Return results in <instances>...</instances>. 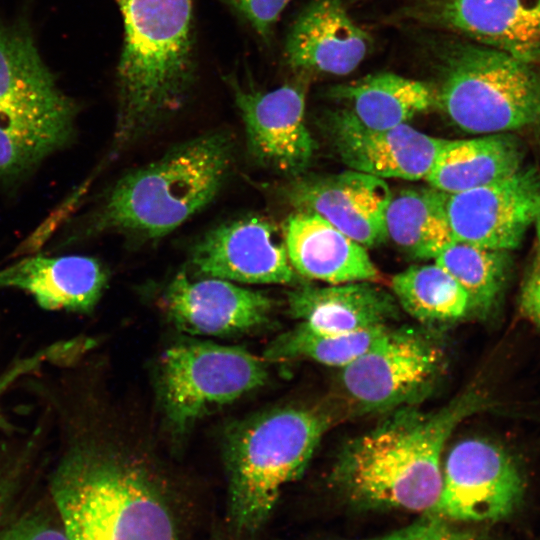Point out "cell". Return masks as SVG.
Returning a JSON list of instances; mask_svg holds the SVG:
<instances>
[{
    "label": "cell",
    "instance_id": "1",
    "mask_svg": "<svg viewBox=\"0 0 540 540\" xmlns=\"http://www.w3.org/2000/svg\"><path fill=\"white\" fill-rule=\"evenodd\" d=\"M482 402L471 390L437 409L414 405L392 411L345 445L332 470L333 482L359 505L429 512L441 491L445 445Z\"/></svg>",
    "mask_w": 540,
    "mask_h": 540
},
{
    "label": "cell",
    "instance_id": "2",
    "mask_svg": "<svg viewBox=\"0 0 540 540\" xmlns=\"http://www.w3.org/2000/svg\"><path fill=\"white\" fill-rule=\"evenodd\" d=\"M124 40L117 70V154L183 107L195 81L193 0H116Z\"/></svg>",
    "mask_w": 540,
    "mask_h": 540
},
{
    "label": "cell",
    "instance_id": "3",
    "mask_svg": "<svg viewBox=\"0 0 540 540\" xmlns=\"http://www.w3.org/2000/svg\"><path fill=\"white\" fill-rule=\"evenodd\" d=\"M50 490L69 540H180L176 508L162 483L121 452L72 451Z\"/></svg>",
    "mask_w": 540,
    "mask_h": 540
},
{
    "label": "cell",
    "instance_id": "4",
    "mask_svg": "<svg viewBox=\"0 0 540 540\" xmlns=\"http://www.w3.org/2000/svg\"><path fill=\"white\" fill-rule=\"evenodd\" d=\"M234 155L233 137L225 130L172 147L117 180L90 214L84 234L117 233L147 241L171 233L215 199Z\"/></svg>",
    "mask_w": 540,
    "mask_h": 540
},
{
    "label": "cell",
    "instance_id": "5",
    "mask_svg": "<svg viewBox=\"0 0 540 540\" xmlns=\"http://www.w3.org/2000/svg\"><path fill=\"white\" fill-rule=\"evenodd\" d=\"M332 423L318 408L285 406L238 424L225 463L228 515L234 528L254 533L267 521L283 488L305 470Z\"/></svg>",
    "mask_w": 540,
    "mask_h": 540
},
{
    "label": "cell",
    "instance_id": "6",
    "mask_svg": "<svg viewBox=\"0 0 540 540\" xmlns=\"http://www.w3.org/2000/svg\"><path fill=\"white\" fill-rule=\"evenodd\" d=\"M437 104L461 130L498 134L540 124V73L500 50L457 38L431 47Z\"/></svg>",
    "mask_w": 540,
    "mask_h": 540
},
{
    "label": "cell",
    "instance_id": "7",
    "mask_svg": "<svg viewBox=\"0 0 540 540\" xmlns=\"http://www.w3.org/2000/svg\"><path fill=\"white\" fill-rule=\"evenodd\" d=\"M446 353L424 329L389 328L367 351L340 368L342 396L357 414L417 405L440 381Z\"/></svg>",
    "mask_w": 540,
    "mask_h": 540
},
{
    "label": "cell",
    "instance_id": "8",
    "mask_svg": "<svg viewBox=\"0 0 540 540\" xmlns=\"http://www.w3.org/2000/svg\"><path fill=\"white\" fill-rule=\"evenodd\" d=\"M267 379L265 359L242 347L191 342L161 356L158 393L170 428L182 434L210 410L260 388Z\"/></svg>",
    "mask_w": 540,
    "mask_h": 540
},
{
    "label": "cell",
    "instance_id": "9",
    "mask_svg": "<svg viewBox=\"0 0 540 540\" xmlns=\"http://www.w3.org/2000/svg\"><path fill=\"white\" fill-rule=\"evenodd\" d=\"M524 488L522 472L505 449L482 438L463 439L445 458L440 495L427 513L457 521H498L517 509Z\"/></svg>",
    "mask_w": 540,
    "mask_h": 540
},
{
    "label": "cell",
    "instance_id": "10",
    "mask_svg": "<svg viewBox=\"0 0 540 540\" xmlns=\"http://www.w3.org/2000/svg\"><path fill=\"white\" fill-rule=\"evenodd\" d=\"M243 121L247 150L259 165L300 175L310 164L315 142L305 119V79L263 91L224 77Z\"/></svg>",
    "mask_w": 540,
    "mask_h": 540
},
{
    "label": "cell",
    "instance_id": "11",
    "mask_svg": "<svg viewBox=\"0 0 540 540\" xmlns=\"http://www.w3.org/2000/svg\"><path fill=\"white\" fill-rule=\"evenodd\" d=\"M539 206L540 172L535 167H521L489 184L446 196L455 241L507 251L520 245Z\"/></svg>",
    "mask_w": 540,
    "mask_h": 540
},
{
    "label": "cell",
    "instance_id": "12",
    "mask_svg": "<svg viewBox=\"0 0 540 540\" xmlns=\"http://www.w3.org/2000/svg\"><path fill=\"white\" fill-rule=\"evenodd\" d=\"M78 110L43 60L26 20L0 17V115L75 130Z\"/></svg>",
    "mask_w": 540,
    "mask_h": 540
},
{
    "label": "cell",
    "instance_id": "13",
    "mask_svg": "<svg viewBox=\"0 0 540 540\" xmlns=\"http://www.w3.org/2000/svg\"><path fill=\"white\" fill-rule=\"evenodd\" d=\"M402 17L540 63V0H416Z\"/></svg>",
    "mask_w": 540,
    "mask_h": 540
},
{
    "label": "cell",
    "instance_id": "14",
    "mask_svg": "<svg viewBox=\"0 0 540 540\" xmlns=\"http://www.w3.org/2000/svg\"><path fill=\"white\" fill-rule=\"evenodd\" d=\"M190 265L197 277L246 284L291 285L298 279L276 228L259 216L239 218L208 231L191 249Z\"/></svg>",
    "mask_w": 540,
    "mask_h": 540
},
{
    "label": "cell",
    "instance_id": "15",
    "mask_svg": "<svg viewBox=\"0 0 540 540\" xmlns=\"http://www.w3.org/2000/svg\"><path fill=\"white\" fill-rule=\"evenodd\" d=\"M297 176L284 189L295 211L324 218L364 247L388 239L385 211L392 192L384 179L351 169Z\"/></svg>",
    "mask_w": 540,
    "mask_h": 540
},
{
    "label": "cell",
    "instance_id": "16",
    "mask_svg": "<svg viewBox=\"0 0 540 540\" xmlns=\"http://www.w3.org/2000/svg\"><path fill=\"white\" fill-rule=\"evenodd\" d=\"M326 126L335 152L348 168L382 179L425 180L448 140L407 123L369 128L346 108L330 111Z\"/></svg>",
    "mask_w": 540,
    "mask_h": 540
},
{
    "label": "cell",
    "instance_id": "17",
    "mask_svg": "<svg viewBox=\"0 0 540 540\" xmlns=\"http://www.w3.org/2000/svg\"><path fill=\"white\" fill-rule=\"evenodd\" d=\"M162 304L174 325L193 335L226 336L266 325L273 300L263 292L218 278L192 279L180 271L166 286Z\"/></svg>",
    "mask_w": 540,
    "mask_h": 540
},
{
    "label": "cell",
    "instance_id": "18",
    "mask_svg": "<svg viewBox=\"0 0 540 540\" xmlns=\"http://www.w3.org/2000/svg\"><path fill=\"white\" fill-rule=\"evenodd\" d=\"M371 44L370 35L352 20L342 0H312L289 30L285 58L297 72L347 75Z\"/></svg>",
    "mask_w": 540,
    "mask_h": 540
},
{
    "label": "cell",
    "instance_id": "19",
    "mask_svg": "<svg viewBox=\"0 0 540 540\" xmlns=\"http://www.w3.org/2000/svg\"><path fill=\"white\" fill-rule=\"evenodd\" d=\"M107 281L104 265L85 255L38 254L0 268V289L25 291L46 310L90 312Z\"/></svg>",
    "mask_w": 540,
    "mask_h": 540
},
{
    "label": "cell",
    "instance_id": "20",
    "mask_svg": "<svg viewBox=\"0 0 540 540\" xmlns=\"http://www.w3.org/2000/svg\"><path fill=\"white\" fill-rule=\"evenodd\" d=\"M283 239L292 268L306 279L342 284L380 278L365 247L316 214H291Z\"/></svg>",
    "mask_w": 540,
    "mask_h": 540
},
{
    "label": "cell",
    "instance_id": "21",
    "mask_svg": "<svg viewBox=\"0 0 540 540\" xmlns=\"http://www.w3.org/2000/svg\"><path fill=\"white\" fill-rule=\"evenodd\" d=\"M287 302L290 315L300 323L331 333L389 326L400 312L393 294L371 281L300 284L288 292Z\"/></svg>",
    "mask_w": 540,
    "mask_h": 540
},
{
    "label": "cell",
    "instance_id": "22",
    "mask_svg": "<svg viewBox=\"0 0 540 540\" xmlns=\"http://www.w3.org/2000/svg\"><path fill=\"white\" fill-rule=\"evenodd\" d=\"M524 151L508 133L447 140L425 181L446 194L474 189L522 167Z\"/></svg>",
    "mask_w": 540,
    "mask_h": 540
},
{
    "label": "cell",
    "instance_id": "23",
    "mask_svg": "<svg viewBox=\"0 0 540 540\" xmlns=\"http://www.w3.org/2000/svg\"><path fill=\"white\" fill-rule=\"evenodd\" d=\"M329 95L346 104L360 123L374 129L406 124L437 104L436 89L430 84L392 73L334 86Z\"/></svg>",
    "mask_w": 540,
    "mask_h": 540
},
{
    "label": "cell",
    "instance_id": "24",
    "mask_svg": "<svg viewBox=\"0 0 540 540\" xmlns=\"http://www.w3.org/2000/svg\"><path fill=\"white\" fill-rule=\"evenodd\" d=\"M446 196L431 186L392 193L385 211L387 237L413 259H435L455 241Z\"/></svg>",
    "mask_w": 540,
    "mask_h": 540
},
{
    "label": "cell",
    "instance_id": "25",
    "mask_svg": "<svg viewBox=\"0 0 540 540\" xmlns=\"http://www.w3.org/2000/svg\"><path fill=\"white\" fill-rule=\"evenodd\" d=\"M391 289L399 307L427 326L456 322L470 313L465 290L435 262L394 275Z\"/></svg>",
    "mask_w": 540,
    "mask_h": 540
},
{
    "label": "cell",
    "instance_id": "26",
    "mask_svg": "<svg viewBox=\"0 0 540 540\" xmlns=\"http://www.w3.org/2000/svg\"><path fill=\"white\" fill-rule=\"evenodd\" d=\"M509 252L454 241L434 262L465 290L470 314L486 318L495 311L508 282L512 265Z\"/></svg>",
    "mask_w": 540,
    "mask_h": 540
},
{
    "label": "cell",
    "instance_id": "27",
    "mask_svg": "<svg viewBox=\"0 0 540 540\" xmlns=\"http://www.w3.org/2000/svg\"><path fill=\"white\" fill-rule=\"evenodd\" d=\"M390 326L352 333H331L302 323L280 334L263 352L268 361L306 359L343 368L367 351Z\"/></svg>",
    "mask_w": 540,
    "mask_h": 540
},
{
    "label": "cell",
    "instance_id": "28",
    "mask_svg": "<svg viewBox=\"0 0 540 540\" xmlns=\"http://www.w3.org/2000/svg\"><path fill=\"white\" fill-rule=\"evenodd\" d=\"M63 148L52 137L0 120V184L22 179Z\"/></svg>",
    "mask_w": 540,
    "mask_h": 540
},
{
    "label": "cell",
    "instance_id": "29",
    "mask_svg": "<svg viewBox=\"0 0 540 540\" xmlns=\"http://www.w3.org/2000/svg\"><path fill=\"white\" fill-rule=\"evenodd\" d=\"M265 42H269L274 27L290 0H225Z\"/></svg>",
    "mask_w": 540,
    "mask_h": 540
},
{
    "label": "cell",
    "instance_id": "30",
    "mask_svg": "<svg viewBox=\"0 0 540 540\" xmlns=\"http://www.w3.org/2000/svg\"><path fill=\"white\" fill-rule=\"evenodd\" d=\"M364 540H476L470 533L450 526L445 519L428 514L421 520L384 536Z\"/></svg>",
    "mask_w": 540,
    "mask_h": 540
},
{
    "label": "cell",
    "instance_id": "31",
    "mask_svg": "<svg viewBox=\"0 0 540 540\" xmlns=\"http://www.w3.org/2000/svg\"><path fill=\"white\" fill-rule=\"evenodd\" d=\"M0 540H69L62 526L40 515H30L0 532Z\"/></svg>",
    "mask_w": 540,
    "mask_h": 540
},
{
    "label": "cell",
    "instance_id": "32",
    "mask_svg": "<svg viewBox=\"0 0 540 540\" xmlns=\"http://www.w3.org/2000/svg\"><path fill=\"white\" fill-rule=\"evenodd\" d=\"M520 303L525 315L540 328V270L525 280Z\"/></svg>",
    "mask_w": 540,
    "mask_h": 540
},
{
    "label": "cell",
    "instance_id": "33",
    "mask_svg": "<svg viewBox=\"0 0 540 540\" xmlns=\"http://www.w3.org/2000/svg\"><path fill=\"white\" fill-rule=\"evenodd\" d=\"M540 172V170H539ZM536 228H537V239H538V258L540 261V206L539 211L535 220Z\"/></svg>",
    "mask_w": 540,
    "mask_h": 540
}]
</instances>
